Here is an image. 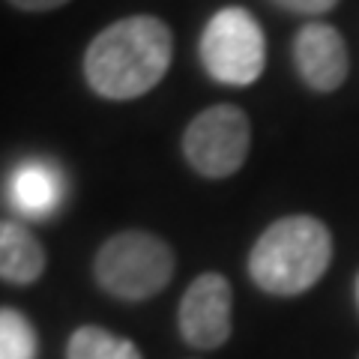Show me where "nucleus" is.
<instances>
[{
    "label": "nucleus",
    "instance_id": "1",
    "mask_svg": "<svg viewBox=\"0 0 359 359\" xmlns=\"http://www.w3.org/2000/svg\"><path fill=\"white\" fill-rule=\"evenodd\" d=\"M174 57V33L156 15H126L96 33L84 54V78L102 99L147 96Z\"/></svg>",
    "mask_w": 359,
    "mask_h": 359
},
{
    "label": "nucleus",
    "instance_id": "2",
    "mask_svg": "<svg viewBox=\"0 0 359 359\" xmlns=\"http://www.w3.org/2000/svg\"><path fill=\"white\" fill-rule=\"evenodd\" d=\"M332 261V233L314 216H285L257 237L249 255L252 282L273 297L306 294Z\"/></svg>",
    "mask_w": 359,
    "mask_h": 359
},
{
    "label": "nucleus",
    "instance_id": "3",
    "mask_svg": "<svg viewBox=\"0 0 359 359\" xmlns=\"http://www.w3.org/2000/svg\"><path fill=\"white\" fill-rule=\"evenodd\" d=\"M177 269L174 249L150 231H120L93 257L96 285L123 302H144L171 285Z\"/></svg>",
    "mask_w": 359,
    "mask_h": 359
},
{
    "label": "nucleus",
    "instance_id": "4",
    "mask_svg": "<svg viewBox=\"0 0 359 359\" xmlns=\"http://www.w3.org/2000/svg\"><path fill=\"white\" fill-rule=\"evenodd\" d=\"M201 60L222 84L245 87L257 81L266 63V42L255 15L240 6L212 15L201 36Z\"/></svg>",
    "mask_w": 359,
    "mask_h": 359
},
{
    "label": "nucleus",
    "instance_id": "5",
    "mask_svg": "<svg viewBox=\"0 0 359 359\" xmlns=\"http://www.w3.org/2000/svg\"><path fill=\"white\" fill-rule=\"evenodd\" d=\"M252 147V123L237 105H212L183 132L186 162L207 180L237 174Z\"/></svg>",
    "mask_w": 359,
    "mask_h": 359
},
{
    "label": "nucleus",
    "instance_id": "6",
    "mask_svg": "<svg viewBox=\"0 0 359 359\" xmlns=\"http://www.w3.org/2000/svg\"><path fill=\"white\" fill-rule=\"evenodd\" d=\"M233 290L222 273H204L180 299V335L195 351H216L231 339Z\"/></svg>",
    "mask_w": 359,
    "mask_h": 359
},
{
    "label": "nucleus",
    "instance_id": "7",
    "mask_svg": "<svg viewBox=\"0 0 359 359\" xmlns=\"http://www.w3.org/2000/svg\"><path fill=\"white\" fill-rule=\"evenodd\" d=\"M294 60L297 72L314 93H332L339 90L351 69L347 60V45L341 39V33L332 25L323 21H311L306 25L297 39H294Z\"/></svg>",
    "mask_w": 359,
    "mask_h": 359
},
{
    "label": "nucleus",
    "instance_id": "8",
    "mask_svg": "<svg viewBox=\"0 0 359 359\" xmlns=\"http://www.w3.org/2000/svg\"><path fill=\"white\" fill-rule=\"evenodd\" d=\"M9 198L21 216L42 219L51 216L63 201V174L45 159L21 162L9 177Z\"/></svg>",
    "mask_w": 359,
    "mask_h": 359
},
{
    "label": "nucleus",
    "instance_id": "9",
    "mask_svg": "<svg viewBox=\"0 0 359 359\" xmlns=\"http://www.w3.org/2000/svg\"><path fill=\"white\" fill-rule=\"evenodd\" d=\"M45 273V245L27 228L0 219V278L9 285H33Z\"/></svg>",
    "mask_w": 359,
    "mask_h": 359
},
{
    "label": "nucleus",
    "instance_id": "10",
    "mask_svg": "<svg viewBox=\"0 0 359 359\" xmlns=\"http://www.w3.org/2000/svg\"><path fill=\"white\" fill-rule=\"evenodd\" d=\"M66 359H144L138 344L102 327H78L66 344Z\"/></svg>",
    "mask_w": 359,
    "mask_h": 359
},
{
    "label": "nucleus",
    "instance_id": "11",
    "mask_svg": "<svg viewBox=\"0 0 359 359\" xmlns=\"http://www.w3.org/2000/svg\"><path fill=\"white\" fill-rule=\"evenodd\" d=\"M39 339L18 309H0V359H36Z\"/></svg>",
    "mask_w": 359,
    "mask_h": 359
},
{
    "label": "nucleus",
    "instance_id": "12",
    "mask_svg": "<svg viewBox=\"0 0 359 359\" xmlns=\"http://www.w3.org/2000/svg\"><path fill=\"white\" fill-rule=\"evenodd\" d=\"M276 6L287 9V13H297V15H323L339 4V0H273Z\"/></svg>",
    "mask_w": 359,
    "mask_h": 359
},
{
    "label": "nucleus",
    "instance_id": "13",
    "mask_svg": "<svg viewBox=\"0 0 359 359\" xmlns=\"http://www.w3.org/2000/svg\"><path fill=\"white\" fill-rule=\"evenodd\" d=\"M6 4H13L21 13H51V9L66 6L69 0H6Z\"/></svg>",
    "mask_w": 359,
    "mask_h": 359
},
{
    "label": "nucleus",
    "instance_id": "14",
    "mask_svg": "<svg viewBox=\"0 0 359 359\" xmlns=\"http://www.w3.org/2000/svg\"><path fill=\"white\" fill-rule=\"evenodd\" d=\"M356 299H359V282H356Z\"/></svg>",
    "mask_w": 359,
    "mask_h": 359
}]
</instances>
